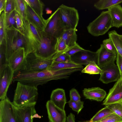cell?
<instances>
[{
  "instance_id": "6da1fadb",
  "label": "cell",
  "mask_w": 122,
  "mask_h": 122,
  "mask_svg": "<svg viewBox=\"0 0 122 122\" xmlns=\"http://www.w3.org/2000/svg\"><path fill=\"white\" fill-rule=\"evenodd\" d=\"M81 68H74L51 71L27 72L22 71L14 73L13 81H19L24 84L37 87L53 80L66 79L73 72L81 71Z\"/></svg>"
},
{
  "instance_id": "7a4b0ae2",
  "label": "cell",
  "mask_w": 122,
  "mask_h": 122,
  "mask_svg": "<svg viewBox=\"0 0 122 122\" xmlns=\"http://www.w3.org/2000/svg\"><path fill=\"white\" fill-rule=\"evenodd\" d=\"M38 95L37 87L18 81L12 102L17 107L36 104Z\"/></svg>"
},
{
  "instance_id": "3957f363",
  "label": "cell",
  "mask_w": 122,
  "mask_h": 122,
  "mask_svg": "<svg viewBox=\"0 0 122 122\" xmlns=\"http://www.w3.org/2000/svg\"><path fill=\"white\" fill-rule=\"evenodd\" d=\"M4 42L6 63L8 64L9 58L14 52L20 48H25L24 34L18 30L6 29Z\"/></svg>"
},
{
  "instance_id": "277c9868",
  "label": "cell",
  "mask_w": 122,
  "mask_h": 122,
  "mask_svg": "<svg viewBox=\"0 0 122 122\" xmlns=\"http://www.w3.org/2000/svg\"><path fill=\"white\" fill-rule=\"evenodd\" d=\"M41 42L33 53L37 56L45 59L53 58L56 53V46L57 38L41 31Z\"/></svg>"
},
{
  "instance_id": "5b68a950",
  "label": "cell",
  "mask_w": 122,
  "mask_h": 122,
  "mask_svg": "<svg viewBox=\"0 0 122 122\" xmlns=\"http://www.w3.org/2000/svg\"><path fill=\"white\" fill-rule=\"evenodd\" d=\"M112 27L110 16L108 10L102 12L87 27L88 32L92 36H98L106 34Z\"/></svg>"
},
{
  "instance_id": "8992f818",
  "label": "cell",
  "mask_w": 122,
  "mask_h": 122,
  "mask_svg": "<svg viewBox=\"0 0 122 122\" xmlns=\"http://www.w3.org/2000/svg\"><path fill=\"white\" fill-rule=\"evenodd\" d=\"M65 30L61 21L58 7L47 20L43 31L56 38L60 37Z\"/></svg>"
},
{
  "instance_id": "52a82bcc",
  "label": "cell",
  "mask_w": 122,
  "mask_h": 122,
  "mask_svg": "<svg viewBox=\"0 0 122 122\" xmlns=\"http://www.w3.org/2000/svg\"><path fill=\"white\" fill-rule=\"evenodd\" d=\"M24 32L25 40V56L33 53L39 44L42 39L41 31L30 22Z\"/></svg>"
},
{
  "instance_id": "ba28073f",
  "label": "cell",
  "mask_w": 122,
  "mask_h": 122,
  "mask_svg": "<svg viewBox=\"0 0 122 122\" xmlns=\"http://www.w3.org/2000/svg\"><path fill=\"white\" fill-rule=\"evenodd\" d=\"M61 19L65 30L76 29L79 21L77 10L74 7L62 4L59 7Z\"/></svg>"
},
{
  "instance_id": "9c48e42d",
  "label": "cell",
  "mask_w": 122,
  "mask_h": 122,
  "mask_svg": "<svg viewBox=\"0 0 122 122\" xmlns=\"http://www.w3.org/2000/svg\"><path fill=\"white\" fill-rule=\"evenodd\" d=\"M53 61V58L44 59L31 53L25 56V69L23 71L30 72L42 71L47 69Z\"/></svg>"
},
{
  "instance_id": "30bf717a",
  "label": "cell",
  "mask_w": 122,
  "mask_h": 122,
  "mask_svg": "<svg viewBox=\"0 0 122 122\" xmlns=\"http://www.w3.org/2000/svg\"><path fill=\"white\" fill-rule=\"evenodd\" d=\"M116 58L101 68L102 72L99 80L105 84L117 81L121 76L119 68L115 64Z\"/></svg>"
},
{
  "instance_id": "8fae6325",
  "label": "cell",
  "mask_w": 122,
  "mask_h": 122,
  "mask_svg": "<svg viewBox=\"0 0 122 122\" xmlns=\"http://www.w3.org/2000/svg\"><path fill=\"white\" fill-rule=\"evenodd\" d=\"M0 99L1 100L7 97V92L13 81L14 72L8 64L0 67Z\"/></svg>"
},
{
  "instance_id": "7c38bea8",
  "label": "cell",
  "mask_w": 122,
  "mask_h": 122,
  "mask_svg": "<svg viewBox=\"0 0 122 122\" xmlns=\"http://www.w3.org/2000/svg\"><path fill=\"white\" fill-rule=\"evenodd\" d=\"M0 122H17L15 106L7 97L0 102Z\"/></svg>"
},
{
  "instance_id": "4fadbf2b",
  "label": "cell",
  "mask_w": 122,
  "mask_h": 122,
  "mask_svg": "<svg viewBox=\"0 0 122 122\" xmlns=\"http://www.w3.org/2000/svg\"><path fill=\"white\" fill-rule=\"evenodd\" d=\"M25 58V52L24 47L20 48L11 56L8 64L13 71L14 73L24 70Z\"/></svg>"
},
{
  "instance_id": "5bb4252c",
  "label": "cell",
  "mask_w": 122,
  "mask_h": 122,
  "mask_svg": "<svg viewBox=\"0 0 122 122\" xmlns=\"http://www.w3.org/2000/svg\"><path fill=\"white\" fill-rule=\"evenodd\" d=\"M36 104H31L20 107L15 106L17 122H33L34 118L37 117L35 108Z\"/></svg>"
},
{
  "instance_id": "9a60e30c",
  "label": "cell",
  "mask_w": 122,
  "mask_h": 122,
  "mask_svg": "<svg viewBox=\"0 0 122 122\" xmlns=\"http://www.w3.org/2000/svg\"><path fill=\"white\" fill-rule=\"evenodd\" d=\"M122 102V76H121L120 78L109 90L103 104L106 106Z\"/></svg>"
},
{
  "instance_id": "2e32d148",
  "label": "cell",
  "mask_w": 122,
  "mask_h": 122,
  "mask_svg": "<svg viewBox=\"0 0 122 122\" xmlns=\"http://www.w3.org/2000/svg\"><path fill=\"white\" fill-rule=\"evenodd\" d=\"M71 57L72 62L80 65L86 66L91 61H94L97 64V51H92L84 49L71 56Z\"/></svg>"
},
{
  "instance_id": "e0dca14e",
  "label": "cell",
  "mask_w": 122,
  "mask_h": 122,
  "mask_svg": "<svg viewBox=\"0 0 122 122\" xmlns=\"http://www.w3.org/2000/svg\"><path fill=\"white\" fill-rule=\"evenodd\" d=\"M46 107L50 122H66V115L65 110L60 108L50 100L46 102Z\"/></svg>"
},
{
  "instance_id": "ac0fdd59",
  "label": "cell",
  "mask_w": 122,
  "mask_h": 122,
  "mask_svg": "<svg viewBox=\"0 0 122 122\" xmlns=\"http://www.w3.org/2000/svg\"><path fill=\"white\" fill-rule=\"evenodd\" d=\"M26 4L27 14L29 21L39 30L43 31L45 26L46 20L41 17L30 5L26 3Z\"/></svg>"
},
{
  "instance_id": "d6986e66",
  "label": "cell",
  "mask_w": 122,
  "mask_h": 122,
  "mask_svg": "<svg viewBox=\"0 0 122 122\" xmlns=\"http://www.w3.org/2000/svg\"><path fill=\"white\" fill-rule=\"evenodd\" d=\"M82 91L86 99L98 102L102 101L106 95V92L98 87L85 88Z\"/></svg>"
},
{
  "instance_id": "ffe728a7",
  "label": "cell",
  "mask_w": 122,
  "mask_h": 122,
  "mask_svg": "<svg viewBox=\"0 0 122 122\" xmlns=\"http://www.w3.org/2000/svg\"><path fill=\"white\" fill-rule=\"evenodd\" d=\"M96 51L97 55V64L100 68L116 57L117 55L107 51L102 44Z\"/></svg>"
},
{
  "instance_id": "44dd1931",
  "label": "cell",
  "mask_w": 122,
  "mask_h": 122,
  "mask_svg": "<svg viewBox=\"0 0 122 122\" xmlns=\"http://www.w3.org/2000/svg\"><path fill=\"white\" fill-rule=\"evenodd\" d=\"M51 101L56 106L63 110L66 103V99L64 90L58 88L53 90L50 97Z\"/></svg>"
},
{
  "instance_id": "7402d4cb",
  "label": "cell",
  "mask_w": 122,
  "mask_h": 122,
  "mask_svg": "<svg viewBox=\"0 0 122 122\" xmlns=\"http://www.w3.org/2000/svg\"><path fill=\"white\" fill-rule=\"evenodd\" d=\"M111 16L112 26L119 28L122 27V7L120 5H114L108 9Z\"/></svg>"
},
{
  "instance_id": "603a6c76",
  "label": "cell",
  "mask_w": 122,
  "mask_h": 122,
  "mask_svg": "<svg viewBox=\"0 0 122 122\" xmlns=\"http://www.w3.org/2000/svg\"><path fill=\"white\" fill-rule=\"evenodd\" d=\"M15 10L19 14L22 20L25 30L29 25L26 11V4L24 0H15Z\"/></svg>"
},
{
  "instance_id": "cb8c5ba5",
  "label": "cell",
  "mask_w": 122,
  "mask_h": 122,
  "mask_svg": "<svg viewBox=\"0 0 122 122\" xmlns=\"http://www.w3.org/2000/svg\"><path fill=\"white\" fill-rule=\"evenodd\" d=\"M59 38L64 40L69 47L73 46L77 43V35L76 32V29L65 30Z\"/></svg>"
},
{
  "instance_id": "d4e9b609",
  "label": "cell",
  "mask_w": 122,
  "mask_h": 122,
  "mask_svg": "<svg viewBox=\"0 0 122 122\" xmlns=\"http://www.w3.org/2000/svg\"><path fill=\"white\" fill-rule=\"evenodd\" d=\"M83 67L82 65L78 64L73 62H60L53 61L47 70L56 71L74 68H83Z\"/></svg>"
},
{
  "instance_id": "484cf974",
  "label": "cell",
  "mask_w": 122,
  "mask_h": 122,
  "mask_svg": "<svg viewBox=\"0 0 122 122\" xmlns=\"http://www.w3.org/2000/svg\"><path fill=\"white\" fill-rule=\"evenodd\" d=\"M122 3V0H100L94 4V7L99 10L107 9Z\"/></svg>"
},
{
  "instance_id": "4316f807",
  "label": "cell",
  "mask_w": 122,
  "mask_h": 122,
  "mask_svg": "<svg viewBox=\"0 0 122 122\" xmlns=\"http://www.w3.org/2000/svg\"><path fill=\"white\" fill-rule=\"evenodd\" d=\"M109 38L112 41L118 53L122 58V42L120 39L119 34L115 30L109 32Z\"/></svg>"
},
{
  "instance_id": "83f0119b",
  "label": "cell",
  "mask_w": 122,
  "mask_h": 122,
  "mask_svg": "<svg viewBox=\"0 0 122 122\" xmlns=\"http://www.w3.org/2000/svg\"><path fill=\"white\" fill-rule=\"evenodd\" d=\"M113 113L111 110L106 106L99 111L88 121L90 122H97Z\"/></svg>"
},
{
  "instance_id": "f1b7e54d",
  "label": "cell",
  "mask_w": 122,
  "mask_h": 122,
  "mask_svg": "<svg viewBox=\"0 0 122 122\" xmlns=\"http://www.w3.org/2000/svg\"><path fill=\"white\" fill-rule=\"evenodd\" d=\"M81 72L90 74H100L102 70L97 63L94 61H91L83 69Z\"/></svg>"
},
{
  "instance_id": "f546056e",
  "label": "cell",
  "mask_w": 122,
  "mask_h": 122,
  "mask_svg": "<svg viewBox=\"0 0 122 122\" xmlns=\"http://www.w3.org/2000/svg\"><path fill=\"white\" fill-rule=\"evenodd\" d=\"M16 11L14 10L5 18V22L6 29L18 30L16 22L15 14Z\"/></svg>"
},
{
  "instance_id": "4dcf8cb0",
  "label": "cell",
  "mask_w": 122,
  "mask_h": 122,
  "mask_svg": "<svg viewBox=\"0 0 122 122\" xmlns=\"http://www.w3.org/2000/svg\"><path fill=\"white\" fill-rule=\"evenodd\" d=\"M30 6L34 11L41 17H43V11L44 5L41 1L39 0H29Z\"/></svg>"
},
{
  "instance_id": "1f68e13d",
  "label": "cell",
  "mask_w": 122,
  "mask_h": 122,
  "mask_svg": "<svg viewBox=\"0 0 122 122\" xmlns=\"http://www.w3.org/2000/svg\"><path fill=\"white\" fill-rule=\"evenodd\" d=\"M70 48V47H69L66 44L64 40L60 38H57L56 46V53L54 56H56L62 54L64 53Z\"/></svg>"
},
{
  "instance_id": "d6a6232c",
  "label": "cell",
  "mask_w": 122,
  "mask_h": 122,
  "mask_svg": "<svg viewBox=\"0 0 122 122\" xmlns=\"http://www.w3.org/2000/svg\"><path fill=\"white\" fill-rule=\"evenodd\" d=\"M6 28L5 22V13L3 11L0 16V45L4 42L5 37Z\"/></svg>"
},
{
  "instance_id": "836d02e7",
  "label": "cell",
  "mask_w": 122,
  "mask_h": 122,
  "mask_svg": "<svg viewBox=\"0 0 122 122\" xmlns=\"http://www.w3.org/2000/svg\"><path fill=\"white\" fill-rule=\"evenodd\" d=\"M114 113L122 118V102L106 106Z\"/></svg>"
},
{
  "instance_id": "e575fe53",
  "label": "cell",
  "mask_w": 122,
  "mask_h": 122,
  "mask_svg": "<svg viewBox=\"0 0 122 122\" xmlns=\"http://www.w3.org/2000/svg\"><path fill=\"white\" fill-rule=\"evenodd\" d=\"M105 49L109 52L117 55L116 48L112 40L109 38L104 40L102 43Z\"/></svg>"
},
{
  "instance_id": "d590c367",
  "label": "cell",
  "mask_w": 122,
  "mask_h": 122,
  "mask_svg": "<svg viewBox=\"0 0 122 122\" xmlns=\"http://www.w3.org/2000/svg\"><path fill=\"white\" fill-rule=\"evenodd\" d=\"M15 0H6L5 8L4 11L5 18L7 17L12 12L15 10Z\"/></svg>"
},
{
  "instance_id": "8d00e7d4",
  "label": "cell",
  "mask_w": 122,
  "mask_h": 122,
  "mask_svg": "<svg viewBox=\"0 0 122 122\" xmlns=\"http://www.w3.org/2000/svg\"><path fill=\"white\" fill-rule=\"evenodd\" d=\"M78 122H90L88 120ZM97 122H122V118L113 113Z\"/></svg>"
},
{
  "instance_id": "74e56055",
  "label": "cell",
  "mask_w": 122,
  "mask_h": 122,
  "mask_svg": "<svg viewBox=\"0 0 122 122\" xmlns=\"http://www.w3.org/2000/svg\"><path fill=\"white\" fill-rule=\"evenodd\" d=\"M69 107L78 114L84 107V102L81 101L75 102L70 100L68 102Z\"/></svg>"
},
{
  "instance_id": "f35d334b",
  "label": "cell",
  "mask_w": 122,
  "mask_h": 122,
  "mask_svg": "<svg viewBox=\"0 0 122 122\" xmlns=\"http://www.w3.org/2000/svg\"><path fill=\"white\" fill-rule=\"evenodd\" d=\"M54 61L60 62H72L71 56L65 53H63L56 56H54L53 58Z\"/></svg>"
},
{
  "instance_id": "ab89813d",
  "label": "cell",
  "mask_w": 122,
  "mask_h": 122,
  "mask_svg": "<svg viewBox=\"0 0 122 122\" xmlns=\"http://www.w3.org/2000/svg\"><path fill=\"white\" fill-rule=\"evenodd\" d=\"M84 49L81 47L77 43L73 46L70 47L65 53L66 55L71 56L76 53L83 50Z\"/></svg>"
},
{
  "instance_id": "60d3db41",
  "label": "cell",
  "mask_w": 122,
  "mask_h": 122,
  "mask_svg": "<svg viewBox=\"0 0 122 122\" xmlns=\"http://www.w3.org/2000/svg\"><path fill=\"white\" fill-rule=\"evenodd\" d=\"M15 16L17 29L24 34L25 29L22 20L19 14L16 12Z\"/></svg>"
},
{
  "instance_id": "b9f144b4",
  "label": "cell",
  "mask_w": 122,
  "mask_h": 122,
  "mask_svg": "<svg viewBox=\"0 0 122 122\" xmlns=\"http://www.w3.org/2000/svg\"><path fill=\"white\" fill-rule=\"evenodd\" d=\"M70 100L75 102L81 100V97L78 91L75 88H72L70 91Z\"/></svg>"
},
{
  "instance_id": "7bdbcfd3",
  "label": "cell",
  "mask_w": 122,
  "mask_h": 122,
  "mask_svg": "<svg viewBox=\"0 0 122 122\" xmlns=\"http://www.w3.org/2000/svg\"><path fill=\"white\" fill-rule=\"evenodd\" d=\"M116 60L117 65L119 68L120 75L122 76V58L117 53V55Z\"/></svg>"
},
{
  "instance_id": "ee69618b",
  "label": "cell",
  "mask_w": 122,
  "mask_h": 122,
  "mask_svg": "<svg viewBox=\"0 0 122 122\" xmlns=\"http://www.w3.org/2000/svg\"><path fill=\"white\" fill-rule=\"evenodd\" d=\"M75 116L74 114L70 113L66 117V122H75Z\"/></svg>"
},
{
  "instance_id": "f6af8a7d",
  "label": "cell",
  "mask_w": 122,
  "mask_h": 122,
  "mask_svg": "<svg viewBox=\"0 0 122 122\" xmlns=\"http://www.w3.org/2000/svg\"><path fill=\"white\" fill-rule=\"evenodd\" d=\"M6 0H0V15L4 10Z\"/></svg>"
},
{
  "instance_id": "bcb514c9",
  "label": "cell",
  "mask_w": 122,
  "mask_h": 122,
  "mask_svg": "<svg viewBox=\"0 0 122 122\" xmlns=\"http://www.w3.org/2000/svg\"><path fill=\"white\" fill-rule=\"evenodd\" d=\"M45 10L46 12V13L48 14H51L52 12V10H51L48 7H47L46 8Z\"/></svg>"
},
{
  "instance_id": "7dc6e473",
  "label": "cell",
  "mask_w": 122,
  "mask_h": 122,
  "mask_svg": "<svg viewBox=\"0 0 122 122\" xmlns=\"http://www.w3.org/2000/svg\"><path fill=\"white\" fill-rule=\"evenodd\" d=\"M119 36L120 39L122 42V35H119Z\"/></svg>"
},
{
  "instance_id": "c3c4849f",
  "label": "cell",
  "mask_w": 122,
  "mask_h": 122,
  "mask_svg": "<svg viewBox=\"0 0 122 122\" xmlns=\"http://www.w3.org/2000/svg\"><path fill=\"white\" fill-rule=\"evenodd\" d=\"M49 122H50V121H49Z\"/></svg>"
}]
</instances>
